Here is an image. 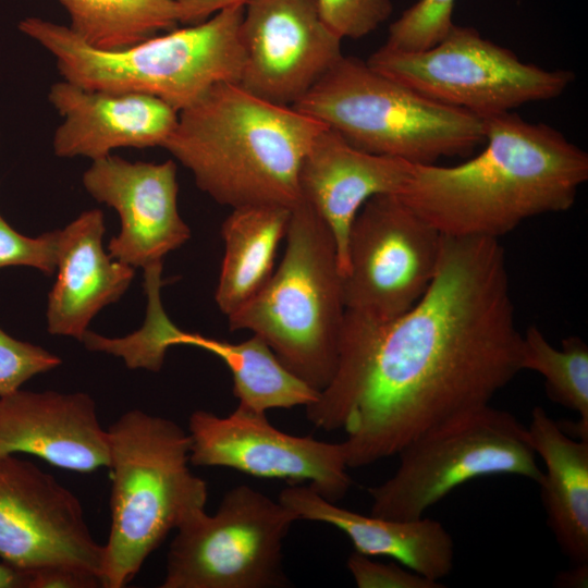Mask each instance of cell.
<instances>
[{
    "instance_id": "cell-32",
    "label": "cell",
    "mask_w": 588,
    "mask_h": 588,
    "mask_svg": "<svg viewBox=\"0 0 588 588\" xmlns=\"http://www.w3.org/2000/svg\"><path fill=\"white\" fill-rule=\"evenodd\" d=\"M247 0H176L179 23L193 25L210 17L216 12L244 4Z\"/></svg>"
},
{
    "instance_id": "cell-2",
    "label": "cell",
    "mask_w": 588,
    "mask_h": 588,
    "mask_svg": "<svg viewBox=\"0 0 588 588\" xmlns=\"http://www.w3.org/2000/svg\"><path fill=\"white\" fill-rule=\"evenodd\" d=\"M485 148L455 166L414 164L400 195L440 234L499 238L527 219L568 210L588 155L561 132L511 112L485 118Z\"/></svg>"
},
{
    "instance_id": "cell-23",
    "label": "cell",
    "mask_w": 588,
    "mask_h": 588,
    "mask_svg": "<svg viewBox=\"0 0 588 588\" xmlns=\"http://www.w3.org/2000/svg\"><path fill=\"white\" fill-rule=\"evenodd\" d=\"M290 208L258 205L234 208L221 226L224 256L216 290L220 310L229 316L269 280L278 246L286 235Z\"/></svg>"
},
{
    "instance_id": "cell-14",
    "label": "cell",
    "mask_w": 588,
    "mask_h": 588,
    "mask_svg": "<svg viewBox=\"0 0 588 588\" xmlns=\"http://www.w3.org/2000/svg\"><path fill=\"white\" fill-rule=\"evenodd\" d=\"M241 40L238 84L282 106H294L343 56L316 0H247Z\"/></svg>"
},
{
    "instance_id": "cell-16",
    "label": "cell",
    "mask_w": 588,
    "mask_h": 588,
    "mask_svg": "<svg viewBox=\"0 0 588 588\" xmlns=\"http://www.w3.org/2000/svg\"><path fill=\"white\" fill-rule=\"evenodd\" d=\"M17 453L71 471L108 467V433L93 397L23 390L0 396V458Z\"/></svg>"
},
{
    "instance_id": "cell-1",
    "label": "cell",
    "mask_w": 588,
    "mask_h": 588,
    "mask_svg": "<svg viewBox=\"0 0 588 588\" xmlns=\"http://www.w3.org/2000/svg\"><path fill=\"white\" fill-rule=\"evenodd\" d=\"M520 344L499 241L442 235L434 277L407 311L381 323L345 310L334 373L306 417L346 433L348 468L373 464L490 404L522 371Z\"/></svg>"
},
{
    "instance_id": "cell-3",
    "label": "cell",
    "mask_w": 588,
    "mask_h": 588,
    "mask_svg": "<svg viewBox=\"0 0 588 588\" xmlns=\"http://www.w3.org/2000/svg\"><path fill=\"white\" fill-rule=\"evenodd\" d=\"M323 127L294 107L221 83L179 111L163 148L221 205L292 209L301 201L302 162Z\"/></svg>"
},
{
    "instance_id": "cell-4",
    "label": "cell",
    "mask_w": 588,
    "mask_h": 588,
    "mask_svg": "<svg viewBox=\"0 0 588 588\" xmlns=\"http://www.w3.org/2000/svg\"><path fill=\"white\" fill-rule=\"evenodd\" d=\"M243 12L244 4L231 5L117 50L94 48L69 26L39 17L22 20L19 29L54 58L63 79L88 89L146 94L179 112L218 84H238Z\"/></svg>"
},
{
    "instance_id": "cell-9",
    "label": "cell",
    "mask_w": 588,
    "mask_h": 588,
    "mask_svg": "<svg viewBox=\"0 0 588 588\" xmlns=\"http://www.w3.org/2000/svg\"><path fill=\"white\" fill-rule=\"evenodd\" d=\"M367 63L431 100L482 119L556 98L575 78L569 71L523 62L475 28L455 24L427 49L383 45Z\"/></svg>"
},
{
    "instance_id": "cell-11",
    "label": "cell",
    "mask_w": 588,
    "mask_h": 588,
    "mask_svg": "<svg viewBox=\"0 0 588 588\" xmlns=\"http://www.w3.org/2000/svg\"><path fill=\"white\" fill-rule=\"evenodd\" d=\"M441 240L397 195L368 199L348 233L345 310L381 323L403 315L430 285Z\"/></svg>"
},
{
    "instance_id": "cell-15",
    "label": "cell",
    "mask_w": 588,
    "mask_h": 588,
    "mask_svg": "<svg viewBox=\"0 0 588 588\" xmlns=\"http://www.w3.org/2000/svg\"><path fill=\"white\" fill-rule=\"evenodd\" d=\"M86 191L114 208L121 232L108 246L111 258L143 269L191 237L177 210L176 164L131 162L109 155L93 161L83 174Z\"/></svg>"
},
{
    "instance_id": "cell-8",
    "label": "cell",
    "mask_w": 588,
    "mask_h": 588,
    "mask_svg": "<svg viewBox=\"0 0 588 588\" xmlns=\"http://www.w3.org/2000/svg\"><path fill=\"white\" fill-rule=\"evenodd\" d=\"M397 455L392 477L368 489L372 515L419 518L452 490L481 477L512 475L537 485L542 478L527 426L490 404L431 427Z\"/></svg>"
},
{
    "instance_id": "cell-22",
    "label": "cell",
    "mask_w": 588,
    "mask_h": 588,
    "mask_svg": "<svg viewBox=\"0 0 588 588\" xmlns=\"http://www.w3.org/2000/svg\"><path fill=\"white\" fill-rule=\"evenodd\" d=\"M161 342L169 348L191 345L218 356L228 366L233 381V394L238 405L266 413L274 408H292L314 403L319 392L290 371L259 336L240 343L186 332L167 319Z\"/></svg>"
},
{
    "instance_id": "cell-19",
    "label": "cell",
    "mask_w": 588,
    "mask_h": 588,
    "mask_svg": "<svg viewBox=\"0 0 588 588\" xmlns=\"http://www.w3.org/2000/svg\"><path fill=\"white\" fill-rule=\"evenodd\" d=\"M103 213H81L58 230L57 280L48 295L47 327L51 334L82 341L93 317L128 289L133 267L112 260L102 248Z\"/></svg>"
},
{
    "instance_id": "cell-33",
    "label": "cell",
    "mask_w": 588,
    "mask_h": 588,
    "mask_svg": "<svg viewBox=\"0 0 588 588\" xmlns=\"http://www.w3.org/2000/svg\"><path fill=\"white\" fill-rule=\"evenodd\" d=\"M588 564H574L573 568L556 575L555 586L567 588L587 587Z\"/></svg>"
},
{
    "instance_id": "cell-17",
    "label": "cell",
    "mask_w": 588,
    "mask_h": 588,
    "mask_svg": "<svg viewBox=\"0 0 588 588\" xmlns=\"http://www.w3.org/2000/svg\"><path fill=\"white\" fill-rule=\"evenodd\" d=\"M48 100L63 118L53 134L54 154L93 161L117 148L163 147L179 113L154 96L88 89L65 79L51 85Z\"/></svg>"
},
{
    "instance_id": "cell-20",
    "label": "cell",
    "mask_w": 588,
    "mask_h": 588,
    "mask_svg": "<svg viewBox=\"0 0 588 588\" xmlns=\"http://www.w3.org/2000/svg\"><path fill=\"white\" fill-rule=\"evenodd\" d=\"M279 502L298 520L332 525L343 531L356 552L388 556L433 581L446 577L454 565V542L438 520L419 517L409 520L364 515L328 501L311 487L291 485Z\"/></svg>"
},
{
    "instance_id": "cell-34",
    "label": "cell",
    "mask_w": 588,
    "mask_h": 588,
    "mask_svg": "<svg viewBox=\"0 0 588 588\" xmlns=\"http://www.w3.org/2000/svg\"><path fill=\"white\" fill-rule=\"evenodd\" d=\"M0 588H28V574L0 563Z\"/></svg>"
},
{
    "instance_id": "cell-6",
    "label": "cell",
    "mask_w": 588,
    "mask_h": 588,
    "mask_svg": "<svg viewBox=\"0 0 588 588\" xmlns=\"http://www.w3.org/2000/svg\"><path fill=\"white\" fill-rule=\"evenodd\" d=\"M285 237L278 269L228 316L229 328L261 338L290 371L321 391L336 367L345 316L335 240L304 200L292 208Z\"/></svg>"
},
{
    "instance_id": "cell-29",
    "label": "cell",
    "mask_w": 588,
    "mask_h": 588,
    "mask_svg": "<svg viewBox=\"0 0 588 588\" xmlns=\"http://www.w3.org/2000/svg\"><path fill=\"white\" fill-rule=\"evenodd\" d=\"M58 230L37 237H27L0 215V268L28 266L52 274L57 268Z\"/></svg>"
},
{
    "instance_id": "cell-12",
    "label": "cell",
    "mask_w": 588,
    "mask_h": 588,
    "mask_svg": "<svg viewBox=\"0 0 588 588\" xmlns=\"http://www.w3.org/2000/svg\"><path fill=\"white\" fill-rule=\"evenodd\" d=\"M189 462L221 466L270 479L309 481L330 502L343 499L352 486L342 442L283 432L266 413L237 405L228 416L197 409L189 416Z\"/></svg>"
},
{
    "instance_id": "cell-18",
    "label": "cell",
    "mask_w": 588,
    "mask_h": 588,
    "mask_svg": "<svg viewBox=\"0 0 588 588\" xmlns=\"http://www.w3.org/2000/svg\"><path fill=\"white\" fill-rule=\"evenodd\" d=\"M414 163L356 148L324 126L299 170L301 200L309 204L335 240L342 278L347 270V238L363 205L377 195H400Z\"/></svg>"
},
{
    "instance_id": "cell-28",
    "label": "cell",
    "mask_w": 588,
    "mask_h": 588,
    "mask_svg": "<svg viewBox=\"0 0 588 588\" xmlns=\"http://www.w3.org/2000/svg\"><path fill=\"white\" fill-rule=\"evenodd\" d=\"M322 19L342 39L375 32L392 13L391 0H316Z\"/></svg>"
},
{
    "instance_id": "cell-31",
    "label": "cell",
    "mask_w": 588,
    "mask_h": 588,
    "mask_svg": "<svg viewBox=\"0 0 588 588\" xmlns=\"http://www.w3.org/2000/svg\"><path fill=\"white\" fill-rule=\"evenodd\" d=\"M28 574V588L102 587L95 573L72 566H49Z\"/></svg>"
},
{
    "instance_id": "cell-30",
    "label": "cell",
    "mask_w": 588,
    "mask_h": 588,
    "mask_svg": "<svg viewBox=\"0 0 588 588\" xmlns=\"http://www.w3.org/2000/svg\"><path fill=\"white\" fill-rule=\"evenodd\" d=\"M346 566L359 588H441L440 581L430 580L400 563H381L354 551Z\"/></svg>"
},
{
    "instance_id": "cell-25",
    "label": "cell",
    "mask_w": 588,
    "mask_h": 588,
    "mask_svg": "<svg viewBox=\"0 0 588 588\" xmlns=\"http://www.w3.org/2000/svg\"><path fill=\"white\" fill-rule=\"evenodd\" d=\"M520 369L532 370L544 379L547 395L575 412L579 419L571 427L578 439L588 440V346L579 336L553 346L536 326L522 333Z\"/></svg>"
},
{
    "instance_id": "cell-26",
    "label": "cell",
    "mask_w": 588,
    "mask_h": 588,
    "mask_svg": "<svg viewBox=\"0 0 588 588\" xmlns=\"http://www.w3.org/2000/svg\"><path fill=\"white\" fill-rule=\"evenodd\" d=\"M456 0H418L389 27L385 46L422 50L436 45L452 28Z\"/></svg>"
},
{
    "instance_id": "cell-13",
    "label": "cell",
    "mask_w": 588,
    "mask_h": 588,
    "mask_svg": "<svg viewBox=\"0 0 588 588\" xmlns=\"http://www.w3.org/2000/svg\"><path fill=\"white\" fill-rule=\"evenodd\" d=\"M103 544L88 528L77 497L52 475L15 455L0 458V558L30 573L72 566L101 580Z\"/></svg>"
},
{
    "instance_id": "cell-5",
    "label": "cell",
    "mask_w": 588,
    "mask_h": 588,
    "mask_svg": "<svg viewBox=\"0 0 588 588\" xmlns=\"http://www.w3.org/2000/svg\"><path fill=\"white\" fill-rule=\"evenodd\" d=\"M107 433L111 525L101 585L122 588L172 529L206 506L208 489L188 468L189 433L173 420L132 409Z\"/></svg>"
},
{
    "instance_id": "cell-10",
    "label": "cell",
    "mask_w": 588,
    "mask_h": 588,
    "mask_svg": "<svg viewBox=\"0 0 588 588\" xmlns=\"http://www.w3.org/2000/svg\"><path fill=\"white\" fill-rule=\"evenodd\" d=\"M297 520L279 501L247 485L236 486L213 515L197 509L177 526L161 587H287L282 546Z\"/></svg>"
},
{
    "instance_id": "cell-24",
    "label": "cell",
    "mask_w": 588,
    "mask_h": 588,
    "mask_svg": "<svg viewBox=\"0 0 588 588\" xmlns=\"http://www.w3.org/2000/svg\"><path fill=\"white\" fill-rule=\"evenodd\" d=\"M68 11L70 28L102 50L131 47L179 23L176 0H58Z\"/></svg>"
},
{
    "instance_id": "cell-7",
    "label": "cell",
    "mask_w": 588,
    "mask_h": 588,
    "mask_svg": "<svg viewBox=\"0 0 588 588\" xmlns=\"http://www.w3.org/2000/svg\"><path fill=\"white\" fill-rule=\"evenodd\" d=\"M367 152L414 164L466 156L485 143V120L431 100L342 56L294 106Z\"/></svg>"
},
{
    "instance_id": "cell-21",
    "label": "cell",
    "mask_w": 588,
    "mask_h": 588,
    "mask_svg": "<svg viewBox=\"0 0 588 588\" xmlns=\"http://www.w3.org/2000/svg\"><path fill=\"white\" fill-rule=\"evenodd\" d=\"M527 430L544 465L538 486L547 523L573 564H588V440L568 434L541 406Z\"/></svg>"
},
{
    "instance_id": "cell-27",
    "label": "cell",
    "mask_w": 588,
    "mask_h": 588,
    "mask_svg": "<svg viewBox=\"0 0 588 588\" xmlns=\"http://www.w3.org/2000/svg\"><path fill=\"white\" fill-rule=\"evenodd\" d=\"M60 364L57 355L41 346L16 340L0 328V396L20 390L28 379Z\"/></svg>"
}]
</instances>
